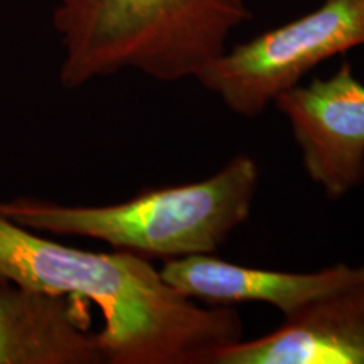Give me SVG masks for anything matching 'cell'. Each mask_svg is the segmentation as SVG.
Segmentation results:
<instances>
[{"mask_svg": "<svg viewBox=\"0 0 364 364\" xmlns=\"http://www.w3.org/2000/svg\"><path fill=\"white\" fill-rule=\"evenodd\" d=\"M359 267L336 263L317 272H280L243 267L213 253L166 260L159 270L176 292L196 302L218 307L267 304L287 317L351 280Z\"/></svg>", "mask_w": 364, "mask_h": 364, "instance_id": "obj_7", "label": "cell"}, {"mask_svg": "<svg viewBox=\"0 0 364 364\" xmlns=\"http://www.w3.org/2000/svg\"><path fill=\"white\" fill-rule=\"evenodd\" d=\"M0 280L97 306L107 364H216L245 338L235 307L184 297L145 257L68 247L2 215Z\"/></svg>", "mask_w": 364, "mask_h": 364, "instance_id": "obj_1", "label": "cell"}, {"mask_svg": "<svg viewBox=\"0 0 364 364\" xmlns=\"http://www.w3.org/2000/svg\"><path fill=\"white\" fill-rule=\"evenodd\" d=\"M260 167L231 157L206 179L147 189L122 203L75 206L36 198L0 201V215L49 236H78L145 258L213 255L252 216Z\"/></svg>", "mask_w": 364, "mask_h": 364, "instance_id": "obj_3", "label": "cell"}, {"mask_svg": "<svg viewBox=\"0 0 364 364\" xmlns=\"http://www.w3.org/2000/svg\"><path fill=\"white\" fill-rule=\"evenodd\" d=\"M250 19L247 0H58L59 81L76 90L120 71L196 80Z\"/></svg>", "mask_w": 364, "mask_h": 364, "instance_id": "obj_2", "label": "cell"}, {"mask_svg": "<svg viewBox=\"0 0 364 364\" xmlns=\"http://www.w3.org/2000/svg\"><path fill=\"white\" fill-rule=\"evenodd\" d=\"M287 118L304 171L329 201L364 182V83L348 61L329 78H312L273 102Z\"/></svg>", "mask_w": 364, "mask_h": 364, "instance_id": "obj_5", "label": "cell"}, {"mask_svg": "<svg viewBox=\"0 0 364 364\" xmlns=\"http://www.w3.org/2000/svg\"><path fill=\"white\" fill-rule=\"evenodd\" d=\"M80 302L0 280V364H107Z\"/></svg>", "mask_w": 364, "mask_h": 364, "instance_id": "obj_8", "label": "cell"}, {"mask_svg": "<svg viewBox=\"0 0 364 364\" xmlns=\"http://www.w3.org/2000/svg\"><path fill=\"white\" fill-rule=\"evenodd\" d=\"M216 364H364V263L279 327L226 348Z\"/></svg>", "mask_w": 364, "mask_h": 364, "instance_id": "obj_6", "label": "cell"}, {"mask_svg": "<svg viewBox=\"0 0 364 364\" xmlns=\"http://www.w3.org/2000/svg\"><path fill=\"white\" fill-rule=\"evenodd\" d=\"M363 46L364 0H324L247 43L228 46L196 81L235 115L253 120L322 63Z\"/></svg>", "mask_w": 364, "mask_h": 364, "instance_id": "obj_4", "label": "cell"}]
</instances>
